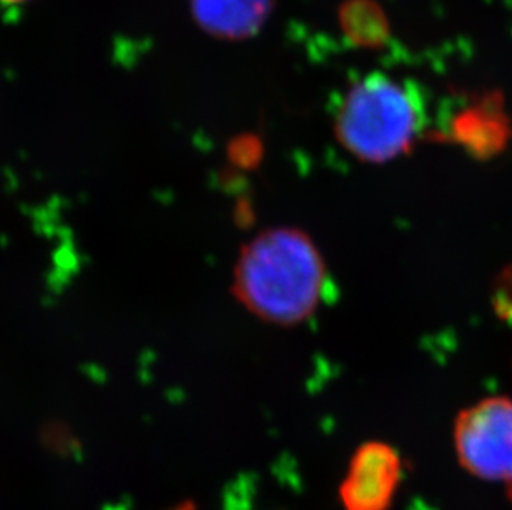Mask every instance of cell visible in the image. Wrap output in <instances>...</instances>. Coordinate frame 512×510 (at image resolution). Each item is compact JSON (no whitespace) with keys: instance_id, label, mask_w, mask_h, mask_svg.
<instances>
[{"instance_id":"obj_1","label":"cell","mask_w":512,"mask_h":510,"mask_svg":"<svg viewBox=\"0 0 512 510\" xmlns=\"http://www.w3.org/2000/svg\"><path fill=\"white\" fill-rule=\"evenodd\" d=\"M329 275L314 242L299 229L274 227L242 247L232 287L237 302L274 325L304 322L324 299Z\"/></svg>"},{"instance_id":"obj_2","label":"cell","mask_w":512,"mask_h":510,"mask_svg":"<svg viewBox=\"0 0 512 510\" xmlns=\"http://www.w3.org/2000/svg\"><path fill=\"white\" fill-rule=\"evenodd\" d=\"M425 126L423 98L387 73H368L353 85L335 115L340 145L367 163H387L410 150Z\"/></svg>"},{"instance_id":"obj_3","label":"cell","mask_w":512,"mask_h":510,"mask_svg":"<svg viewBox=\"0 0 512 510\" xmlns=\"http://www.w3.org/2000/svg\"><path fill=\"white\" fill-rule=\"evenodd\" d=\"M455 448L466 471L501 482L512 497V400L494 396L464 409L455 424Z\"/></svg>"},{"instance_id":"obj_4","label":"cell","mask_w":512,"mask_h":510,"mask_svg":"<svg viewBox=\"0 0 512 510\" xmlns=\"http://www.w3.org/2000/svg\"><path fill=\"white\" fill-rule=\"evenodd\" d=\"M400 458L387 444L368 443L353 456L340 496L347 510H385L400 481Z\"/></svg>"},{"instance_id":"obj_5","label":"cell","mask_w":512,"mask_h":510,"mask_svg":"<svg viewBox=\"0 0 512 510\" xmlns=\"http://www.w3.org/2000/svg\"><path fill=\"white\" fill-rule=\"evenodd\" d=\"M194 9L209 32L246 37L264 24L271 0H194Z\"/></svg>"},{"instance_id":"obj_6","label":"cell","mask_w":512,"mask_h":510,"mask_svg":"<svg viewBox=\"0 0 512 510\" xmlns=\"http://www.w3.org/2000/svg\"><path fill=\"white\" fill-rule=\"evenodd\" d=\"M342 25L345 34L360 45L382 44L388 34L383 10L370 0H352L343 5Z\"/></svg>"},{"instance_id":"obj_7","label":"cell","mask_w":512,"mask_h":510,"mask_svg":"<svg viewBox=\"0 0 512 510\" xmlns=\"http://www.w3.org/2000/svg\"><path fill=\"white\" fill-rule=\"evenodd\" d=\"M259 154H261V145L254 138H247V136L237 138L229 148L232 163L241 168H251L252 164L259 161Z\"/></svg>"},{"instance_id":"obj_8","label":"cell","mask_w":512,"mask_h":510,"mask_svg":"<svg viewBox=\"0 0 512 510\" xmlns=\"http://www.w3.org/2000/svg\"><path fill=\"white\" fill-rule=\"evenodd\" d=\"M494 308L501 318L512 323V267L504 270L494 289Z\"/></svg>"},{"instance_id":"obj_9","label":"cell","mask_w":512,"mask_h":510,"mask_svg":"<svg viewBox=\"0 0 512 510\" xmlns=\"http://www.w3.org/2000/svg\"><path fill=\"white\" fill-rule=\"evenodd\" d=\"M165 510H199L198 504L193 501H181Z\"/></svg>"},{"instance_id":"obj_10","label":"cell","mask_w":512,"mask_h":510,"mask_svg":"<svg viewBox=\"0 0 512 510\" xmlns=\"http://www.w3.org/2000/svg\"><path fill=\"white\" fill-rule=\"evenodd\" d=\"M0 2H4V4H20V2H25V0H0Z\"/></svg>"}]
</instances>
